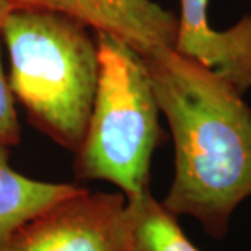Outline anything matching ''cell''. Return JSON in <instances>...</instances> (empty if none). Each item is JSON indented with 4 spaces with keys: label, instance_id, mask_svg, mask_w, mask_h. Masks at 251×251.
Listing matches in <instances>:
<instances>
[{
    "label": "cell",
    "instance_id": "cell-11",
    "mask_svg": "<svg viewBox=\"0 0 251 251\" xmlns=\"http://www.w3.org/2000/svg\"><path fill=\"white\" fill-rule=\"evenodd\" d=\"M13 9H14V6L10 0H0V32H1V27H3L6 18Z\"/></svg>",
    "mask_w": 251,
    "mask_h": 251
},
{
    "label": "cell",
    "instance_id": "cell-10",
    "mask_svg": "<svg viewBox=\"0 0 251 251\" xmlns=\"http://www.w3.org/2000/svg\"><path fill=\"white\" fill-rule=\"evenodd\" d=\"M14 7H32V9H50L67 13L73 17L84 21L87 25V16L81 0H10ZM90 27V25H88Z\"/></svg>",
    "mask_w": 251,
    "mask_h": 251
},
{
    "label": "cell",
    "instance_id": "cell-9",
    "mask_svg": "<svg viewBox=\"0 0 251 251\" xmlns=\"http://www.w3.org/2000/svg\"><path fill=\"white\" fill-rule=\"evenodd\" d=\"M21 141V127L16 110V98L6 77L0 53V147L13 148Z\"/></svg>",
    "mask_w": 251,
    "mask_h": 251
},
{
    "label": "cell",
    "instance_id": "cell-4",
    "mask_svg": "<svg viewBox=\"0 0 251 251\" xmlns=\"http://www.w3.org/2000/svg\"><path fill=\"white\" fill-rule=\"evenodd\" d=\"M4 251H127L125 194L81 188L24 222Z\"/></svg>",
    "mask_w": 251,
    "mask_h": 251
},
{
    "label": "cell",
    "instance_id": "cell-8",
    "mask_svg": "<svg viewBox=\"0 0 251 251\" xmlns=\"http://www.w3.org/2000/svg\"><path fill=\"white\" fill-rule=\"evenodd\" d=\"M127 251H201L190 242L171 212L151 190L126 198Z\"/></svg>",
    "mask_w": 251,
    "mask_h": 251
},
{
    "label": "cell",
    "instance_id": "cell-7",
    "mask_svg": "<svg viewBox=\"0 0 251 251\" xmlns=\"http://www.w3.org/2000/svg\"><path fill=\"white\" fill-rule=\"evenodd\" d=\"M10 148L0 147V251L28 219L82 187L29 179L10 166Z\"/></svg>",
    "mask_w": 251,
    "mask_h": 251
},
{
    "label": "cell",
    "instance_id": "cell-6",
    "mask_svg": "<svg viewBox=\"0 0 251 251\" xmlns=\"http://www.w3.org/2000/svg\"><path fill=\"white\" fill-rule=\"evenodd\" d=\"M87 23L116 36L144 56L175 48L179 17L152 0H81Z\"/></svg>",
    "mask_w": 251,
    "mask_h": 251
},
{
    "label": "cell",
    "instance_id": "cell-3",
    "mask_svg": "<svg viewBox=\"0 0 251 251\" xmlns=\"http://www.w3.org/2000/svg\"><path fill=\"white\" fill-rule=\"evenodd\" d=\"M95 38L98 82L74 173L109 181L133 198L150 190L152 155L165 138L161 109L143 56L108 32Z\"/></svg>",
    "mask_w": 251,
    "mask_h": 251
},
{
    "label": "cell",
    "instance_id": "cell-12",
    "mask_svg": "<svg viewBox=\"0 0 251 251\" xmlns=\"http://www.w3.org/2000/svg\"><path fill=\"white\" fill-rule=\"evenodd\" d=\"M246 1H249V3H250V4H251V0H246Z\"/></svg>",
    "mask_w": 251,
    "mask_h": 251
},
{
    "label": "cell",
    "instance_id": "cell-5",
    "mask_svg": "<svg viewBox=\"0 0 251 251\" xmlns=\"http://www.w3.org/2000/svg\"><path fill=\"white\" fill-rule=\"evenodd\" d=\"M209 0H180L175 50L227 80L240 94L251 88V13L226 29L211 27Z\"/></svg>",
    "mask_w": 251,
    "mask_h": 251
},
{
    "label": "cell",
    "instance_id": "cell-2",
    "mask_svg": "<svg viewBox=\"0 0 251 251\" xmlns=\"http://www.w3.org/2000/svg\"><path fill=\"white\" fill-rule=\"evenodd\" d=\"M90 28L59 10L14 7L0 32L10 88L28 122L72 152L84 138L98 82V45Z\"/></svg>",
    "mask_w": 251,
    "mask_h": 251
},
{
    "label": "cell",
    "instance_id": "cell-1",
    "mask_svg": "<svg viewBox=\"0 0 251 251\" xmlns=\"http://www.w3.org/2000/svg\"><path fill=\"white\" fill-rule=\"evenodd\" d=\"M143 59L175 143V177L162 204L222 240L251 197V108L229 81L173 48Z\"/></svg>",
    "mask_w": 251,
    "mask_h": 251
}]
</instances>
